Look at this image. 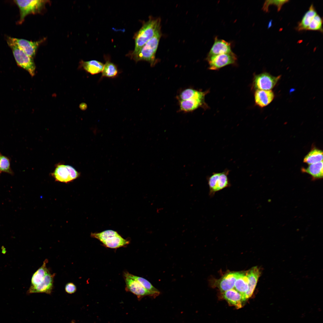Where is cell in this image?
Listing matches in <instances>:
<instances>
[{
    "instance_id": "1",
    "label": "cell",
    "mask_w": 323,
    "mask_h": 323,
    "mask_svg": "<svg viewBox=\"0 0 323 323\" xmlns=\"http://www.w3.org/2000/svg\"><path fill=\"white\" fill-rule=\"evenodd\" d=\"M161 19L160 18L150 16L149 20L143 24L135 36V47L132 55L138 52L142 47L151 39L160 29Z\"/></svg>"
},
{
    "instance_id": "2",
    "label": "cell",
    "mask_w": 323,
    "mask_h": 323,
    "mask_svg": "<svg viewBox=\"0 0 323 323\" xmlns=\"http://www.w3.org/2000/svg\"><path fill=\"white\" fill-rule=\"evenodd\" d=\"M162 35L160 29L138 52L132 55L133 59L136 62L142 60L147 61L151 67L154 66L158 62L156 54Z\"/></svg>"
},
{
    "instance_id": "3",
    "label": "cell",
    "mask_w": 323,
    "mask_h": 323,
    "mask_svg": "<svg viewBox=\"0 0 323 323\" xmlns=\"http://www.w3.org/2000/svg\"><path fill=\"white\" fill-rule=\"evenodd\" d=\"M48 1L41 0H14V2L17 5L19 10V23H22L28 15L40 13Z\"/></svg>"
},
{
    "instance_id": "4",
    "label": "cell",
    "mask_w": 323,
    "mask_h": 323,
    "mask_svg": "<svg viewBox=\"0 0 323 323\" xmlns=\"http://www.w3.org/2000/svg\"><path fill=\"white\" fill-rule=\"evenodd\" d=\"M8 45L11 49L16 62L18 65L27 70L32 77L35 74L36 66L33 58L28 56L22 50L7 38Z\"/></svg>"
},
{
    "instance_id": "5",
    "label": "cell",
    "mask_w": 323,
    "mask_h": 323,
    "mask_svg": "<svg viewBox=\"0 0 323 323\" xmlns=\"http://www.w3.org/2000/svg\"><path fill=\"white\" fill-rule=\"evenodd\" d=\"M229 172L226 170L220 173L213 172L207 178L209 188V194L210 197L214 196L217 192L231 186L228 177Z\"/></svg>"
},
{
    "instance_id": "6",
    "label": "cell",
    "mask_w": 323,
    "mask_h": 323,
    "mask_svg": "<svg viewBox=\"0 0 323 323\" xmlns=\"http://www.w3.org/2000/svg\"><path fill=\"white\" fill-rule=\"evenodd\" d=\"M208 68L217 70L226 65L233 64L237 62L236 55L232 52L227 54L207 57Z\"/></svg>"
},
{
    "instance_id": "7",
    "label": "cell",
    "mask_w": 323,
    "mask_h": 323,
    "mask_svg": "<svg viewBox=\"0 0 323 323\" xmlns=\"http://www.w3.org/2000/svg\"><path fill=\"white\" fill-rule=\"evenodd\" d=\"M52 175L56 181L65 183L72 181L80 175L79 173L73 167L62 164L57 166Z\"/></svg>"
},
{
    "instance_id": "8",
    "label": "cell",
    "mask_w": 323,
    "mask_h": 323,
    "mask_svg": "<svg viewBox=\"0 0 323 323\" xmlns=\"http://www.w3.org/2000/svg\"><path fill=\"white\" fill-rule=\"evenodd\" d=\"M281 77V75L274 76L268 73H263L255 76L254 86L257 89L271 90L275 86Z\"/></svg>"
},
{
    "instance_id": "9",
    "label": "cell",
    "mask_w": 323,
    "mask_h": 323,
    "mask_svg": "<svg viewBox=\"0 0 323 323\" xmlns=\"http://www.w3.org/2000/svg\"><path fill=\"white\" fill-rule=\"evenodd\" d=\"M8 37L12 42L32 58L35 56L39 46L44 41L42 39L36 41H32L23 39Z\"/></svg>"
},
{
    "instance_id": "10",
    "label": "cell",
    "mask_w": 323,
    "mask_h": 323,
    "mask_svg": "<svg viewBox=\"0 0 323 323\" xmlns=\"http://www.w3.org/2000/svg\"><path fill=\"white\" fill-rule=\"evenodd\" d=\"M55 274H51L49 271L45 275L43 280L38 285L30 286L28 292L32 293H45L51 294L53 287L54 280Z\"/></svg>"
},
{
    "instance_id": "11",
    "label": "cell",
    "mask_w": 323,
    "mask_h": 323,
    "mask_svg": "<svg viewBox=\"0 0 323 323\" xmlns=\"http://www.w3.org/2000/svg\"><path fill=\"white\" fill-rule=\"evenodd\" d=\"M126 290L136 295L138 298L149 295L155 297V295L146 290L136 281L124 276Z\"/></svg>"
},
{
    "instance_id": "12",
    "label": "cell",
    "mask_w": 323,
    "mask_h": 323,
    "mask_svg": "<svg viewBox=\"0 0 323 323\" xmlns=\"http://www.w3.org/2000/svg\"><path fill=\"white\" fill-rule=\"evenodd\" d=\"M232 52L230 43L216 37L207 57L229 53Z\"/></svg>"
},
{
    "instance_id": "13",
    "label": "cell",
    "mask_w": 323,
    "mask_h": 323,
    "mask_svg": "<svg viewBox=\"0 0 323 323\" xmlns=\"http://www.w3.org/2000/svg\"><path fill=\"white\" fill-rule=\"evenodd\" d=\"M240 272H232L227 273L219 280L218 287L222 292L234 288L235 282Z\"/></svg>"
},
{
    "instance_id": "14",
    "label": "cell",
    "mask_w": 323,
    "mask_h": 323,
    "mask_svg": "<svg viewBox=\"0 0 323 323\" xmlns=\"http://www.w3.org/2000/svg\"><path fill=\"white\" fill-rule=\"evenodd\" d=\"M260 274V270L257 266L253 267L246 272L249 280V287L248 290L245 295V301L252 295Z\"/></svg>"
},
{
    "instance_id": "15",
    "label": "cell",
    "mask_w": 323,
    "mask_h": 323,
    "mask_svg": "<svg viewBox=\"0 0 323 323\" xmlns=\"http://www.w3.org/2000/svg\"><path fill=\"white\" fill-rule=\"evenodd\" d=\"M254 96L256 104L263 108L272 102L274 98L275 95L271 90L257 89L255 93Z\"/></svg>"
},
{
    "instance_id": "16",
    "label": "cell",
    "mask_w": 323,
    "mask_h": 323,
    "mask_svg": "<svg viewBox=\"0 0 323 323\" xmlns=\"http://www.w3.org/2000/svg\"><path fill=\"white\" fill-rule=\"evenodd\" d=\"M179 111L184 112H192L204 105V100L193 97L183 100H179Z\"/></svg>"
},
{
    "instance_id": "17",
    "label": "cell",
    "mask_w": 323,
    "mask_h": 323,
    "mask_svg": "<svg viewBox=\"0 0 323 323\" xmlns=\"http://www.w3.org/2000/svg\"><path fill=\"white\" fill-rule=\"evenodd\" d=\"M223 297L231 305L237 309L241 308L244 302L242 295L233 288L223 292Z\"/></svg>"
},
{
    "instance_id": "18",
    "label": "cell",
    "mask_w": 323,
    "mask_h": 323,
    "mask_svg": "<svg viewBox=\"0 0 323 323\" xmlns=\"http://www.w3.org/2000/svg\"><path fill=\"white\" fill-rule=\"evenodd\" d=\"M317 14L313 4L305 13L301 21L299 22L296 29L297 31L307 30L308 26L314 17Z\"/></svg>"
},
{
    "instance_id": "19",
    "label": "cell",
    "mask_w": 323,
    "mask_h": 323,
    "mask_svg": "<svg viewBox=\"0 0 323 323\" xmlns=\"http://www.w3.org/2000/svg\"><path fill=\"white\" fill-rule=\"evenodd\" d=\"M104 65L102 63L96 60L87 61L82 60L80 62V67L82 68L91 74L93 75L102 72Z\"/></svg>"
},
{
    "instance_id": "20",
    "label": "cell",
    "mask_w": 323,
    "mask_h": 323,
    "mask_svg": "<svg viewBox=\"0 0 323 323\" xmlns=\"http://www.w3.org/2000/svg\"><path fill=\"white\" fill-rule=\"evenodd\" d=\"M323 161L310 164L306 168H302L301 171L311 175L313 180L321 179L323 177Z\"/></svg>"
},
{
    "instance_id": "21",
    "label": "cell",
    "mask_w": 323,
    "mask_h": 323,
    "mask_svg": "<svg viewBox=\"0 0 323 323\" xmlns=\"http://www.w3.org/2000/svg\"><path fill=\"white\" fill-rule=\"evenodd\" d=\"M234 289L242 295L244 301V297L249 287V280L246 273L241 272L236 280L234 285Z\"/></svg>"
},
{
    "instance_id": "22",
    "label": "cell",
    "mask_w": 323,
    "mask_h": 323,
    "mask_svg": "<svg viewBox=\"0 0 323 323\" xmlns=\"http://www.w3.org/2000/svg\"><path fill=\"white\" fill-rule=\"evenodd\" d=\"M206 93L205 92H203L189 88L182 91L177 96V98L178 101L187 100L193 97L204 100Z\"/></svg>"
},
{
    "instance_id": "23",
    "label": "cell",
    "mask_w": 323,
    "mask_h": 323,
    "mask_svg": "<svg viewBox=\"0 0 323 323\" xmlns=\"http://www.w3.org/2000/svg\"><path fill=\"white\" fill-rule=\"evenodd\" d=\"M48 260L45 259L43 263L33 274L31 279V287L36 286L39 284L44 279L49 270L46 267Z\"/></svg>"
},
{
    "instance_id": "24",
    "label": "cell",
    "mask_w": 323,
    "mask_h": 323,
    "mask_svg": "<svg viewBox=\"0 0 323 323\" xmlns=\"http://www.w3.org/2000/svg\"><path fill=\"white\" fill-rule=\"evenodd\" d=\"M124 276L136 281L146 290L154 294L156 297L160 294V292L159 290L147 279L142 277L135 276L128 272H125Z\"/></svg>"
},
{
    "instance_id": "25",
    "label": "cell",
    "mask_w": 323,
    "mask_h": 323,
    "mask_svg": "<svg viewBox=\"0 0 323 323\" xmlns=\"http://www.w3.org/2000/svg\"><path fill=\"white\" fill-rule=\"evenodd\" d=\"M129 243V240L124 239L119 234L108 238L102 243L108 248L116 249L128 244Z\"/></svg>"
},
{
    "instance_id": "26",
    "label": "cell",
    "mask_w": 323,
    "mask_h": 323,
    "mask_svg": "<svg viewBox=\"0 0 323 323\" xmlns=\"http://www.w3.org/2000/svg\"><path fill=\"white\" fill-rule=\"evenodd\" d=\"M323 161L322 151L317 148H313L304 157V162L309 164Z\"/></svg>"
},
{
    "instance_id": "27",
    "label": "cell",
    "mask_w": 323,
    "mask_h": 323,
    "mask_svg": "<svg viewBox=\"0 0 323 323\" xmlns=\"http://www.w3.org/2000/svg\"><path fill=\"white\" fill-rule=\"evenodd\" d=\"M102 72L101 78H115L117 77L119 73L116 65L109 61L106 62Z\"/></svg>"
},
{
    "instance_id": "28",
    "label": "cell",
    "mask_w": 323,
    "mask_h": 323,
    "mask_svg": "<svg viewBox=\"0 0 323 323\" xmlns=\"http://www.w3.org/2000/svg\"><path fill=\"white\" fill-rule=\"evenodd\" d=\"M119 234L117 231L109 230L99 233H92L91 236L92 237L97 239L103 243L108 238Z\"/></svg>"
},
{
    "instance_id": "29",
    "label": "cell",
    "mask_w": 323,
    "mask_h": 323,
    "mask_svg": "<svg viewBox=\"0 0 323 323\" xmlns=\"http://www.w3.org/2000/svg\"><path fill=\"white\" fill-rule=\"evenodd\" d=\"M322 18L317 14L312 20L307 30L318 31L322 32Z\"/></svg>"
},
{
    "instance_id": "30",
    "label": "cell",
    "mask_w": 323,
    "mask_h": 323,
    "mask_svg": "<svg viewBox=\"0 0 323 323\" xmlns=\"http://www.w3.org/2000/svg\"><path fill=\"white\" fill-rule=\"evenodd\" d=\"M0 170L1 171L5 172L12 175L13 172L12 170L9 159L6 156L1 155L0 153Z\"/></svg>"
},
{
    "instance_id": "31",
    "label": "cell",
    "mask_w": 323,
    "mask_h": 323,
    "mask_svg": "<svg viewBox=\"0 0 323 323\" xmlns=\"http://www.w3.org/2000/svg\"><path fill=\"white\" fill-rule=\"evenodd\" d=\"M289 1V0H266L263 4L262 9L264 11L267 12L268 11L269 6L270 5L274 4L277 7V10L278 11H280L284 4Z\"/></svg>"
},
{
    "instance_id": "32",
    "label": "cell",
    "mask_w": 323,
    "mask_h": 323,
    "mask_svg": "<svg viewBox=\"0 0 323 323\" xmlns=\"http://www.w3.org/2000/svg\"><path fill=\"white\" fill-rule=\"evenodd\" d=\"M65 290L68 293L72 294L74 293L76 291V287L73 283L69 282L66 284L65 286Z\"/></svg>"
},
{
    "instance_id": "33",
    "label": "cell",
    "mask_w": 323,
    "mask_h": 323,
    "mask_svg": "<svg viewBox=\"0 0 323 323\" xmlns=\"http://www.w3.org/2000/svg\"><path fill=\"white\" fill-rule=\"evenodd\" d=\"M71 323H76L74 321H72Z\"/></svg>"
},
{
    "instance_id": "34",
    "label": "cell",
    "mask_w": 323,
    "mask_h": 323,
    "mask_svg": "<svg viewBox=\"0 0 323 323\" xmlns=\"http://www.w3.org/2000/svg\"><path fill=\"white\" fill-rule=\"evenodd\" d=\"M1 173V171H0V173Z\"/></svg>"
}]
</instances>
